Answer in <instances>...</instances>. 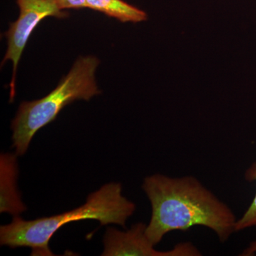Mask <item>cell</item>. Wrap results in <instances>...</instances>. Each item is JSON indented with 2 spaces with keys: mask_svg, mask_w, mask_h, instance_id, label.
Returning a JSON list of instances; mask_svg holds the SVG:
<instances>
[{
  "mask_svg": "<svg viewBox=\"0 0 256 256\" xmlns=\"http://www.w3.org/2000/svg\"><path fill=\"white\" fill-rule=\"evenodd\" d=\"M142 188L152 206L146 234L154 246L166 234L198 226L213 230L222 242L236 232L233 210L194 176L153 174L144 178Z\"/></svg>",
  "mask_w": 256,
  "mask_h": 256,
  "instance_id": "1",
  "label": "cell"
},
{
  "mask_svg": "<svg viewBox=\"0 0 256 256\" xmlns=\"http://www.w3.org/2000/svg\"><path fill=\"white\" fill-rule=\"evenodd\" d=\"M136 210L134 203L122 196L120 184H108L90 194L86 202L75 210L32 220L14 216L12 223L0 227V242L12 248H30L32 256H54L48 246L50 238L66 224L92 220L102 226L116 224L124 228Z\"/></svg>",
  "mask_w": 256,
  "mask_h": 256,
  "instance_id": "2",
  "label": "cell"
},
{
  "mask_svg": "<svg viewBox=\"0 0 256 256\" xmlns=\"http://www.w3.org/2000/svg\"><path fill=\"white\" fill-rule=\"evenodd\" d=\"M99 63L92 56L80 57L48 95L20 104L11 126L13 146L18 156L26 153L34 134L54 121L64 107L75 100H90L100 94L95 78Z\"/></svg>",
  "mask_w": 256,
  "mask_h": 256,
  "instance_id": "3",
  "label": "cell"
},
{
  "mask_svg": "<svg viewBox=\"0 0 256 256\" xmlns=\"http://www.w3.org/2000/svg\"><path fill=\"white\" fill-rule=\"evenodd\" d=\"M20 8V16L10 24L9 30L4 33L8 40V50L2 66L8 60L13 64V73L10 84V99L15 96L16 75L18 62L28 40L40 23L48 16L58 18H68V14L58 6L56 0H16Z\"/></svg>",
  "mask_w": 256,
  "mask_h": 256,
  "instance_id": "4",
  "label": "cell"
},
{
  "mask_svg": "<svg viewBox=\"0 0 256 256\" xmlns=\"http://www.w3.org/2000/svg\"><path fill=\"white\" fill-rule=\"evenodd\" d=\"M146 225L138 223L127 232L108 228L104 237V252L101 256H200L201 252L191 242H178L172 249L160 252L146 237Z\"/></svg>",
  "mask_w": 256,
  "mask_h": 256,
  "instance_id": "5",
  "label": "cell"
},
{
  "mask_svg": "<svg viewBox=\"0 0 256 256\" xmlns=\"http://www.w3.org/2000/svg\"><path fill=\"white\" fill-rule=\"evenodd\" d=\"M86 8L116 18L121 22L138 23L148 18L146 12L124 0H86Z\"/></svg>",
  "mask_w": 256,
  "mask_h": 256,
  "instance_id": "6",
  "label": "cell"
},
{
  "mask_svg": "<svg viewBox=\"0 0 256 256\" xmlns=\"http://www.w3.org/2000/svg\"><path fill=\"white\" fill-rule=\"evenodd\" d=\"M245 178L248 182H256V162L248 168L245 173ZM256 227V193L252 204L245 213L237 220L236 232Z\"/></svg>",
  "mask_w": 256,
  "mask_h": 256,
  "instance_id": "7",
  "label": "cell"
},
{
  "mask_svg": "<svg viewBox=\"0 0 256 256\" xmlns=\"http://www.w3.org/2000/svg\"><path fill=\"white\" fill-rule=\"evenodd\" d=\"M56 2L62 10L86 8V0H56Z\"/></svg>",
  "mask_w": 256,
  "mask_h": 256,
  "instance_id": "8",
  "label": "cell"
},
{
  "mask_svg": "<svg viewBox=\"0 0 256 256\" xmlns=\"http://www.w3.org/2000/svg\"><path fill=\"white\" fill-rule=\"evenodd\" d=\"M256 252V242H250V245L247 248L240 256H254Z\"/></svg>",
  "mask_w": 256,
  "mask_h": 256,
  "instance_id": "9",
  "label": "cell"
}]
</instances>
